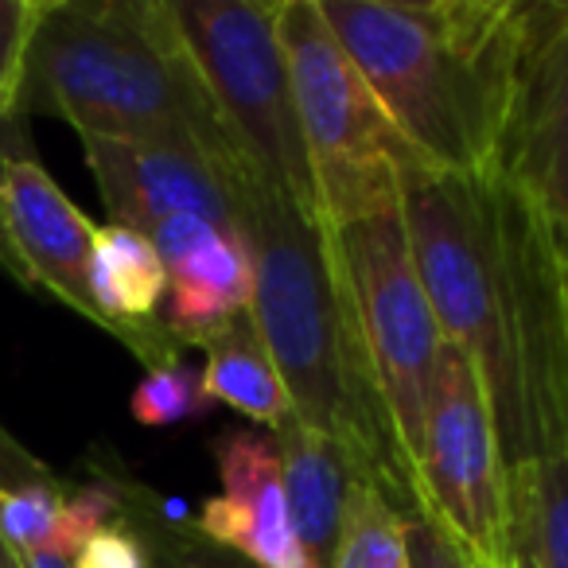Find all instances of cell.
<instances>
[{
  "label": "cell",
  "instance_id": "83f0119b",
  "mask_svg": "<svg viewBox=\"0 0 568 568\" xmlns=\"http://www.w3.org/2000/svg\"><path fill=\"white\" fill-rule=\"evenodd\" d=\"M510 565H514V560H510ZM475 568H479V565H475Z\"/></svg>",
  "mask_w": 568,
  "mask_h": 568
},
{
  "label": "cell",
  "instance_id": "30bf717a",
  "mask_svg": "<svg viewBox=\"0 0 568 568\" xmlns=\"http://www.w3.org/2000/svg\"><path fill=\"white\" fill-rule=\"evenodd\" d=\"M87 168L113 222L149 234L180 214H195L214 226L242 230V203L257 187L250 172L222 164L195 141L172 136H82Z\"/></svg>",
  "mask_w": 568,
  "mask_h": 568
},
{
  "label": "cell",
  "instance_id": "2e32d148",
  "mask_svg": "<svg viewBox=\"0 0 568 568\" xmlns=\"http://www.w3.org/2000/svg\"><path fill=\"white\" fill-rule=\"evenodd\" d=\"M510 552L537 568H568V456H545L506 479Z\"/></svg>",
  "mask_w": 568,
  "mask_h": 568
},
{
  "label": "cell",
  "instance_id": "3957f363",
  "mask_svg": "<svg viewBox=\"0 0 568 568\" xmlns=\"http://www.w3.org/2000/svg\"><path fill=\"white\" fill-rule=\"evenodd\" d=\"M242 237L253 253L250 316L293 417L355 452L405 518L420 514L417 475L374 386L324 222L257 183L242 203Z\"/></svg>",
  "mask_w": 568,
  "mask_h": 568
},
{
  "label": "cell",
  "instance_id": "4316f807",
  "mask_svg": "<svg viewBox=\"0 0 568 568\" xmlns=\"http://www.w3.org/2000/svg\"><path fill=\"white\" fill-rule=\"evenodd\" d=\"M510 568H537V565L526 557V552H514V565H510Z\"/></svg>",
  "mask_w": 568,
  "mask_h": 568
},
{
  "label": "cell",
  "instance_id": "d6986e66",
  "mask_svg": "<svg viewBox=\"0 0 568 568\" xmlns=\"http://www.w3.org/2000/svg\"><path fill=\"white\" fill-rule=\"evenodd\" d=\"M129 409L144 428H172L183 420H199L214 409L211 394L203 386V371L183 358L164 366H152L144 382L129 397Z\"/></svg>",
  "mask_w": 568,
  "mask_h": 568
},
{
  "label": "cell",
  "instance_id": "8fae6325",
  "mask_svg": "<svg viewBox=\"0 0 568 568\" xmlns=\"http://www.w3.org/2000/svg\"><path fill=\"white\" fill-rule=\"evenodd\" d=\"M0 230L28 288H43L82 320L102 327L90 293L94 222L51 180L36 152L4 160L0 172Z\"/></svg>",
  "mask_w": 568,
  "mask_h": 568
},
{
  "label": "cell",
  "instance_id": "6da1fadb",
  "mask_svg": "<svg viewBox=\"0 0 568 568\" xmlns=\"http://www.w3.org/2000/svg\"><path fill=\"white\" fill-rule=\"evenodd\" d=\"M402 219L444 339L479 371L506 479L568 456L560 234L498 175H456L428 160L402 172Z\"/></svg>",
  "mask_w": 568,
  "mask_h": 568
},
{
  "label": "cell",
  "instance_id": "8992f818",
  "mask_svg": "<svg viewBox=\"0 0 568 568\" xmlns=\"http://www.w3.org/2000/svg\"><path fill=\"white\" fill-rule=\"evenodd\" d=\"M257 183L320 219L316 180L276 36V0H168Z\"/></svg>",
  "mask_w": 568,
  "mask_h": 568
},
{
  "label": "cell",
  "instance_id": "7402d4cb",
  "mask_svg": "<svg viewBox=\"0 0 568 568\" xmlns=\"http://www.w3.org/2000/svg\"><path fill=\"white\" fill-rule=\"evenodd\" d=\"M405 549H409V568H475V560L459 549L456 537L425 514L405 518Z\"/></svg>",
  "mask_w": 568,
  "mask_h": 568
},
{
  "label": "cell",
  "instance_id": "52a82bcc",
  "mask_svg": "<svg viewBox=\"0 0 568 568\" xmlns=\"http://www.w3.org/2000/svg\"><path fill=\"white\" fill-rule=\"evenodd\" d=\"M324 230L343 293L351 301L358 339H363V355L371 363L374 386H378L389 425H394L397 448L417 475L428 386H433L444 332L433 316L417 265H413L402 199L347 222V226Z\"/></svg>",
  "mask_w": 568,
  "mask_h": 568
},
{
  "label": "cell",
  "instance_id": "484cf974",
  "mask_svg": "<svg viewBox=\"0 0 568 568\" xmlns=\"http://www.w3.org/2000/svg\"><path fill=\"white\" fill-rule=\"evenodd\" d=\"M560 281H565V316H568V237H560Z\"/></svg>",
  "mask_w": 568,
  "mask_h": 568
},
{
  "label": "cell",
  "instance_id": "e0dca14e",
  "mask_svg": "<svg viewBox=\"0 0 568 568\" xmlns=\"http://www.w3.org/2000/svg\"><path fill=\"white\" fill-rule=\"evenodd\" d=\"M121 518L144 537L152 568H257L237 552L206 541L199 526H183L180 506L149 495L136 483L118 479Z\"/></svg>",
  "mask_w": 568,
  "mask_h": 568
},
{
  "label": "cell",
  "instance_id": "ffe728a7",
  "mask_svg": "<svg viewBox=\"0 0 568 568\" xmlns=\"http://www.w3.org/2000/svg\"><path fill=\"white\" fill-rule=\"evenodd\" d=\"M48 0H0V125L20 121L28 48Z\"/></svg>",
  "mask_w": 568,
  "mask_h": 568
},
{
  "label": "cell",
  "instance_id": "5bb4252c",
  "mask_svg": "<svg viewBox=\"0 0 568 568\" xmlns=\"http://www.w3.org/2000/svg\"><path fill=\"white\" fill-rule=\"evenodd\" d=\"M273 436L296 541L312 568H332L351 498H355L358 483H374V475L351 448L296 417Z\"/></svg>",
  "mask_w": 568,
  "mask_h": 568
},
{
  "label": "cell",
  "instance_id": "7a4b0ae2",
  "mask_svg": "<svg viewBox=\"0 0 568 568\" xmlns=\"http://www.w3.org/2000/svg\"><path fill=\"white\" fill-rule=\"evenodd\" d=\"M374 98L433 168L495 175L526 0H316Z\"/></svg>",
  "mask_w": 568,
  "mask_h": 568
},
{
  "label": "cell",
  "instance_id": "7c38bea8",
  "mask_svg": "<svg viewBox=\"0 0 568 568\" xmlns=\"http://www.w3.org/2000/svg\"><path fill=\"white\" fill-rule=\"evenodd\" d=\"M168 268L164 327L180 347H206L230 320L253 304V253L242 230L214 226L195 214H180L149 234Z\"/></svg>",
  "mask_w": 568,
  "mask_h": 568
},
{
  "label": "cell",
  "instance_id": "603a6c76",
  "mask_svg": "<svg viewBox=\"0 0 568 568\" xmlns=\"http://www.w3.org/2000/svg\"><path fill=\"white\" fill-rule=\"evenodd\" d=\"M20 152H32V141L24 133V121H12V125H0V172H4V160L20 156ZM0 268L12 276L17 284H24V273H20L17 257H12L9 242H4V230H0ZM28 288V284H24Z\"/></svg>",
  "mask_w": 568,
  "mask_h": 568
},
{
  "label": "cell",
  "instance_id": "9a60e30c",
  "mask_svg": "<svg viewBox=\"0 0 568 568\" xmlns=\"http://www.w3.org/2000/svg\"><path fill=\"white\" fill-rule=\"evenodd\" d=\"M203 351V386L214 405H230L268 433H281L293 420L288 389H284L250 312L230 320L219 335H211Z\"/></svg>",
  "mask_w": 568,
  "mask_h": 568
},
{
  "label": "cell",
  "instance_id": "ba28073f",
  "mask_svg": "<svg viewBox=\"0 0 568 568\" xmlns=\"http://www.w3.org/2000/svg\"><path fill=\"white\" fill-rule=\"evenodd\" d=\"M420 514L436 518L479 568H510L506 471L475 363L444 339L420 444Z\"/></svg>",
  "mask_w": 568,
  "mask_h": 568
},
{
  "label": "cell",
  "instance_id": "ac0fdd59",
  "mask_svg": "<svg viewBox=\"0 0 568 568\" xmlns=\"http://www.w3.org/2000/svg\"><path fill=\"white\" fill-rule=\"evenodd\" d=\"M332 568H409L405 514L389 503L378 483H358Z\"/></svg>",
  "mask_w": 568,
  "mask_h": 568
},
{
  "label": "cell",
  "instance_id": "5b68a950",
  "mask_svg": "<svg viewBox=\"0 0 568 568\" xmlns=\"http://www.w3.org/2000/svg\"><path fill=\"white\" fill-rule=\"evenodd\" d=\"M276 36L316 180L320 222L347 226L402 199V172L425 160L355 67L316 0H276Z\"/></svg>",
  "mask_w": 568,
  "mask_h": 568
},
{
  "label": "cell",
  "instance_id": "277c9868",
  "mask_svg": "<svg viewBox=\"0 0 568 568\" xmlns=\"http://www.w3.org/2000/svg\"><path fill=\"white\" fill-rule=\"evenodd\" d=\"M32 113L79 136L195 141L253 175L168 0H48L20 90V121Z\"/></svg>",
  "mask_w": 568,
  "mask_h": 568
},
{
  "label": "cell",
  "instance_id": "d4e9b609",
  "mask_svg": "<svg viewBox=\"0 0 568 568\" xmlns=\"http://www.w3.org/2000/svg\"><path fill=\"white\" fill-rule=\"evenodd\" d=\"M0 568H20V557H17V549H12L4 537H0Z\"/></svg>",
  "mask_w": 568,
  "mask_h": 568
},
{
  "label": "cell",
  "instance_id": "4fadbf2b",
  "mask_svg": "<svg viewBox=\"0 0 568 568\" xmlns=\"http://www.w3.org/2000/svg\"><path fill=\"white\" fill-rule=\"evenodd\" d=\"M222 495L199 510V534L257 568H312L284 503L281 459L257 428H226L211 444Z\"/></svg>",
  "mask_w": 568,
  "mask_h": 568
},
{
  "label": "cell",
  "instance_id": "9c48e42d",
  "mask_svg": "<svg viewBox=\"0 0 568 568\" xmlns=\"http://www.w3.org/2000/svg\"><path fill=\"white\" fill-rule=\"evenodd\" d=\"M495 175L568 237V0H526Z\"/></svg>",
  "mask_w": 568,
  "mask_h": 568
},
{
  "label": "cell",
  "instance_id": "44dd1931",
  "mask_svg": "<svg viewBox=\"0 0 568 568\" xmlns=\"http://www.w3.org/2000/svg\"><path fill=\"white\" fill-rule=\"evenodd\" d=\"M71 568H152V560L144 537L125 518H118L113 526L98 529L82 545L79 557L71 560Z\"/></svg>",
  "mask_w": 568,
  "mask_h": 568
},
{
  "label": "cell",
  "instance_id": "cb8c5ba5",
  "mask_svg": "<svg viewBox=\"0 0 568 568\" xmlns=\"http://www.w3.org/2000/svg\"><path fill=\"white\" fill-rule=\"evenodd\" d=\"M20 568H71V560L51 557V552H17Z\"/></svg>",
  "mask_w": 568,
  "mask_h": 568
}]
</instances>
